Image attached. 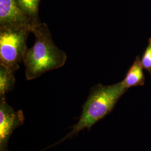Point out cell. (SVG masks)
<instances>
[{
	"instance_id": "1",
	"label": "cell",
	"mask_w": 151,
	"mask_h": 151,
	"mask_svg": "<svg viewBox=\"0 0 151 151\" xmlns=\"http://www.w3.org/2000/svg\"><path fill=\"white\" fill-rule=\"evenodd\" d=\"M32 32L35 37V43L27 49L23 60L27 80L60 68L65 65L67 58L65 52L54 43L47 24L38 21L34 24Z\"/></svg>"
},
{
	"instance_id": "2",
	"label": "cell",
	"mask_w": 151,
	"mask_h": 151,
	"mask_svg": "<svg viewBox=\"0 0 151 151\" xmlns=\"http://www.w3.org/2000/svg\"><path fill=\"white\" fill-rule=\"evenodd\" d=\"M127 91L122 81L111 85L98 84L93 87L82 106L79 121L60 142L70 138L82 130L91 129L94 124L112 111L120 98Z\"/></svg>"
},
{
	"instance_id": "3",
	"label": "cell",
	"mask_w": 151,
	"mask_h": 151,
	"mask_svg": "<svg viewBox=\"0 0 151 151\" xmlns=\"http://www.w3.org/2000/svg\"><path fill=\"white\" fill-rule=\"evenodd\" d=\"M34 26V25H33ZM31 26H0V64L19 69L27 51Z\"/></svg>"
},
{
	"instance_id": "4",
	"label": "cell",
	"mask_w": 151,
	"mask_h": 151,
	"mask_svg": "<svg viewBox=\"0 0 151 151\" xmlns=\"http://www.w3.org/2000/svg\"><path fill=\"white\" fill-rule=\"evenodd\" d=\"M0 151H8L9 139L14 130L24 123L25 118L22 110L15 111L0 97Z\"/></svg>"
},
{
	"instance_id": "5",
	"label": "cell",
	"mask_w": 151,
	"mask_h": 151,
	"mask_svg": "<svg viewBox=\"0 0 151 151\" xmlns=\"http://www.w3.org/2000/svg\"><path fill=\"white\" fill-rule=\"evenodd\" d=\"M38 21L24 14L16 0H0V26L33 27Z\"/></svg>"
},
{
	"instance_id": "6",
	"label": "cell",
	"mask_w": 151,
	"mask_h": 151,
	"mask_svg": "<svg viewBox=\"0 0 151 151\" xmlns=\"http://www.w3.org/2000/svg\"><path fill=\"white\" fill-rule=\"evenodd\" d=\"M143 70L140 57L137 56L124 80L122 81L124 87L127 90L132 87L143 86L145 85V76Z\"/></svg>"
},
{
	"instance_id": "7",
	"label": "cell",
	"mask_w": 151,
	"mask_h": 151,
	"mask_svg": "<svg viewBox=\"0 0 151 151\" xmlns=\"http://www.w3.org/2000/svg\"><path fill=\"white\" fill-rule=\"evenodd\" d=\"M16 70L12 67L0 64V97L5 96L6 93L14 88Z\"/></svg>"
},
{
	"instance_id": "8",
	"label": "cell",
	"mask_w": 151,
	"mask_h": 151,
	"mask_svg": "<svg viewBox=\"0 0 151 151\" xmlns=\"http://www.w3.org/2000/svg\"><path fill=\"white\" fill-rule=\"evenodd\" d=\"M22 11L33 20H39V6L40 0H16Z\"/></svg>"
},
{
	"instance_id": "9",
	"label": "cell",
	"mask_w": 151,
	"mask_h": 151,
	"mask_svg": "<svg viewBox=\"0 0 151 151\" xmlns=\"http://www.w3.org/2000/svg\"><path fill=\"white\" fill-rule=\"evenodd\" d=\"M140 60L144 70L148 71L151 76V38L148 39V45Z\"/></svg>"
}]
</instances>
